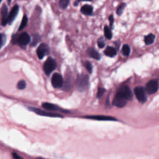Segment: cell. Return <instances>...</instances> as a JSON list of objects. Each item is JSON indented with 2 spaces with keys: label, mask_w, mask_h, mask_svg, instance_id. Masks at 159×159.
I'll use <instances>...</instances> for the list:
<instances>
[{
  "label": "cell",
  "mask_w": 159,
  "mask_h": 159,
  "mask_svg": "<svg viewBox=\"0 0 159 159\" xmlns=\"http://www.w3.org/2000/svg\"><path fill=\"white\" fill-rule=\"evenodd\" d=\"M30 41V36L27 32H23L19 36H14L12 40V43L14 44H18L21 47L24 48L29 44Z\"/></svg>",
  "instance_id": "1"
},
{
  "label": "cell",
  "mask_w": 159,
  "mask_h": 159,
  "mask_svg": "<svg viewBox=\"0 0 159 159\" xmlns=\"http://www.w3.org/2000/svg\"><path fill=\"white\" fill-rule=\"evenodd\" d=\"M77 85L78 90L80 92H84L89 86V77L87 75H80L78 76Z\"/></svg>",
  "instance_id": "2"
},
{
  "label": "cell",
  "mask_w": 159,
  "mask_h": 159,
  "mask_svg": "<svg viewBox=\"0 0 159 159\" xmlns=\"http://www.w3.org/2000/svg\"><path fill=\"white\" fill-rule=\"evenodd\" d=\"M56 67L57 64L55 60L52 58L49 57L45 62L44 65V71L47 75H49L56 69Z\"/></svg>",
  "instance_id": "3"
},
{
  "label": "cell",
  "mask_w": 159,
  "mask_h": 159,
  "mask_svg": "<svg viewBox=\"0 0 159 159\" xmlns=\"http://www.w3.org/2000/svg\"><path fill=\"white\" fill-rule=\"evenodd\" d=\"M134 94L136 98L140 101V103H144L147 101V95L145 93V91L143 87H138L134 89Z\"/></svg>",
  "instance_id": "4"
},
{
  "label": "cell",
  "mask_w": 159,
  "mask_h": 159,
  "mask_svg": "<svg viewBox=\"0 0 159 159\" xmlns=\"http://www.w3.org/2000/svg\"><path fill=\"white\" fill-rule=\"evenodd\" d=\"M29 110H31L33 112H36V114L41 115V116L51 117H63V116H62L61 115L59 114V113H55L52 112H47V111H45L38 108H35V107H30Z\"/></svg>",
  "instance_id": "5"
},
{
  "label": "cell",
  "mask_w": 159,
  "mask_h": 159,
  "mask_svg": "<svg viewBox=\"0 0 159 159\" xmlns=\"http://www.w3.org/2000/svg\"><path fill=\"white\" fill-rule=\"evenodd\" d=\"M117 93L122 96L123 97H124L127 101L131 100L133 98V95L131 90H130L129 87L128 86H126V85H123V86H121L119 88Z\"/></svg>",
  "instance_id": "6"
},
{
  "label": "cell",
  "mask_w": 159,
  "mask_h": 159,
  "mask_svg": "<svg viewBox=\"0 0 159 159\" xmlns=\"http://www.w3.org/2000/svg\"><path fill=\"white\" fill-rule=\"evenodd\" d=\"M158 89V83L155 80H150L146 85L145 91L149 95L155 93Z\"/></svg>",
  "instance_id": "7"
},
{
  "label": "cell",
  "mask_w": 159,
  "mask_h": 159,
  "mask_svg": "<svg viewBox=\"0 0 159 159\" xmlns=\"http://www.w3.org/2000/svg\"><path fill=\"white\" fill-rule=\"evenodd\" d=\"M50 52V48L48 45L42 43L39 45L37 49V54L39 59H42L45 56L48 55Z\"/></svg>",
  "instance_id": "8"
},
{
  "label": "cell",
  "mask_w": 159,
  "mask_h": 159,
  "mask_svg": "<svg viewBox=\"0 0 159 159\" xmlns=\"http://www.w3.org/2000/svg\"><path fill=\"white\" fill-rule=\"evenodd\" d=\"M52 85L55 88H60L62 87L64 83L63 78L58 73H55L52 77Z\"/></svg>",
  "instance_id": "9"
},
{
  "label": "cell",
  "mask_w": 159,
  "mask_h": 159,
  "mask_svg": "<svg viewBox=\"0 0 159 159\" xmlns=\"http://www.w3.org/2000/svg\"><path fill=\"white\" fill-rule=\"evenodd\" d=\"M127 103V100L124 97H123L122 96H121L120 94H119L118 93L115 96V97L112 101L113 105H115V106L118 107H124L126 105Z\"/></svg>",
  "instance_id": "10"
},
{
  "label": "cell",
  "mask_w": 159,
  "mask_h": 159,
  "mask_svg": "<svg viewBox=\"0 0 159 159\" xmlns=\"http://www.w3.org/2000/svg\"><path fill=\"white\" fill-rule=\"evenodd\" d=\"M8 8L5 4L3 5V6L1 8V25L3 26H4L8 23Z\"/></svg>",
  "instance_id": "11"
},
{
  "label": "cell",
  "mask_w": 159,
  "mask_h": 159,
  "mask_svg": "<svg viewBox=\"0 0 159 159\" xmlns=\"http://www.w3.org/2000/svg\"><path fill=\"white\" fill-rule=\"evenodd\" d=\"M19 10V7L18 5H15L14 6L13 8V9H11L10 13L9 14V18H8V24H11L13 23V22L14 21V19L16 18V17L17 16L18 14Z\"/></svg>",
  "instance_id": "12"
},
{
  "label": "cell",
  "mask_w": 159,
  "mask_h": 159,
  "mask_svg": "<svg viewBox=\"0 0 159 159\" xmlns=\"http://www.w3.org/2000/svg\"><path fill=\"white\" fill-rule=\"evenodd\" d=\"M42 107L45 110H47L50 111H62L63 112H65V110L61 109L60 107H59L57 105H54V104L49 103H43Z\"/></svg>",
  "instance_id": "13"
},
{
  "label": "cell",
  "mask_w": 159,
  "mask_h": 159,
  "mask_svg": "<svg viewBox=\"0 0 159 159\" xmlns=\"http://www.w3.org/2000/svg\"><path fill=\"white\" fill-rule=\"evenodd\" d=\"M85 118L90 119H95V120L98 121H116V119L106 116H85Z\"/></svg>",
  "instance_id": "14"
},
{
  "label": "cell",
  "mask_w": 159,
  "mask_h": 159,
  "mask_svg": "<svg viewBox=\"0 0 159 159\" xmlns=\"http://www.w3.org/2000/svg\"><path fill=\"white\" fill-rule=\"evenodd\" d=\"M93 11V8L90 5H84L81 8V12L85 15H92Z\"/></svg>",
  "instance_id": "15"
},
{
  "label": "cell",
  "mask_w": 159,
  "mask_h": 159,
  "mask_svg": "<svg viewBox=\"0 0 159 159\" xmlns=\"http://www.w3.org/2000/svg\"><path fill=\"white\" fill-rule=\"evenodd\" d=\"M88 53L90 55L91 57H92L93 59L98 60H100L101 59V55L100 53L93 48H89L88 49Z\"/></svg>",
  "instance_id": "16"
},
{
  "label": "cell",
  "mask_w": 159,
  "mask_h": 159,
  "mask_svg": "<svg viewBox=\"0 0 159 159\" xmlns=\"http://www.w3.org/2000/svg\"><path fill=\"white\" fill-rule=\"evenodd\" d=\"M105 54L110 57H113L117 54V51L115 48L112 47H107L104 52Z\"/></svg>",
  "instance_id": "17"
},
{
  "label": "cell",
  "mask_w": 159,
  "mask_h": 159,
  "mask_svg": "<svg viewBox=\"0 0 159 159\" xmlns=\"http://www.w3.org/2000/svg\"><path fill=\"white\" fill-rule=\"evenodd\" d=\"M155 36V35L152 34H150L148 36H147L145 37L144 39V41L146 45H150L152 44L153 42H154Z\"/></svg>",
  "instance_id": "18"
},
{
  "label": "cell",
  "mask_w": 159,
  "mask_h": 159,
  "mask_svg": "<svg viewBox=\"0 0 159 159\" xmlns=\"http://www.w3.org/2000/svg\"><path fill=\"white\" fill-rule=\"evenodd\" d=\"M104 34L105 37L107 39H111L112 37V32L110 29V28L107 26H105L104 28Z\"/></svg>",
  "instance_id": "19"
},
{
  "label": "cell",
  "mask_w": 159,
  "mask_h": 159,
  "mask_svg": "<svg viewBox=\"0 0 159 159\" xmlns=\"http://www.w3.org/2000/svg\"><path fill=\"white\" fill-rule=\"evenodd\" d=\"M122 53L124 56H129L130 53V48L127 44H124L122 48Z\"/></svg>",
  "instance_id": "20"
},
{
  "label": "cell",
  "mask_w": 159,
  "mask_h": 159,
  "mask_svg": "<svg viewBox=\"0 0 159 159\" xmlns=\"http://www.w3.org/2000/svg\"><path fill=\"white\" fill-rule=\"evenodd\" d=\"M27 22H28V18L26 15H24L23 18H22V22L21 23V25L19 27V31H21L24 29V28L26 26L27 24Z\"/></svg>",
  "instance_id": "21"
},
{
  "label": "cell",
  "mask_w": 159,
  "mask_h": 159,
  "mask_svg": "<svg viewBox=\"0 0 159 159\" xmlns=\"http://www.w3.org/2000/svg\"><path fill=\"white\" fill-rule=\"evenodd\" d=\"M70 3V0H60L59 6L60 8L62 9H65L67 8Z\"/></svg>",
  "instance_id": "22"
},
{
  "label": "cell",
  "mask_w": 159,
  "mask_h": 159,
  "mask_svg": "<svg viewBox=\"0 0 159 159\" xmlns=\"http://www.w3.org/2000/svg\"><path fill=\"white\" fill-rule=\"evenodd\" d=\"M125 7H126V4L125 3H121L120 5L119 6V7L117 8V9L116 10V13L117 14V15L121 16L122 14L123 11Z\"/></svg>",
  "instance_id": "23"
},
{
  "label": "cell",
  "mask_w": 159,
  "mask_h": 159,
  "mask_svg": "<svg viewBox=\"0 0 159 159\" xmlns=\"http://www.w3.org/2000/svg\"><path fill=\"white\" fill-rule=\"evenodd\" d=\"M40 39H41V37L39 34H34L33 36V40L31 43V46H35L36 44L39 42Z\"/></svg>",
  "instance_id": "24"
},
{
  "label": "cell",
  "mask_w": 159,
  "mask_h": 159,
  "mask_svg": "<svg viewBox=\"0 0 159 159\" xmlns=\"http://www.w3.org/2000/svg\"><path fill=\"white\" fill-rule=\"evenodd\" d=\"M26 87V83L24 80H21L17 85V88L19 90H23Z\"/></svg>",
  "instance_id": "25"
},
{
  "label": "cell",
  "mask_w": 159,
  "mask_h": 159,
  "mask_svg": "<svg viewBox=\"0 0 159 159\" xmlns=\"http://www.w3.org/2000/svg\"><path fill=\"white\" fill-rule=\"evenodd\" d=\"M105 45H106V43H105V40H104V39L103 37H101L100 39H98V45L99 48L103 49V47H105Z\"/></svg>",
  "instance_id": "26"
},
{
  "label": "cell",
  "mask_w": 159,
  "mask_h": 159,
  "mask_svg": "<svg viewBox=\"0 0 159 159\" xmlns=\"http://www.w3.org/2000/svg\"><path fill=\"white\" fill-rule=\"evenodd\" d=\"M85 67H86L87 70L90 73H92V70H93V66L90 62H88V61L86 62V63H85Z\"/></svg>",
  "instance_id": "27"
},
{
  "label": "cell",
  "mask_w": 159,
  "mask_h": 159,
  "mask_svg": "<svg viewBox=\"0 0 159 159\" xmlns=\"http://www.w3.org/2000/svg\"><path fill=\"white\" fill-rule=\"evenodd\" d=\"M6 42V36L4 34H1V47L2 48L5 45V43Z\"/></svg>",
  "instance_id": "28"
},
{
  "label": "cell",
  "mask_w": 159,
  "mask_h": 159,
  "mask_svg": "<svg viewBox=\"0 0 159 159\" xmlns=\"http://www.w3.org/2000/svg\"><path fill=\"white\" fill-rule=\"evenodd\" d=\"M105 92V90L104 88H99L98 90V93H97V97L98 98H101L102 96L103 95V94Z\"/></svg>",
  "instance_id": "29"
},
{
  "label": "cell",
  "mask_w": 159,
  "mask_h": 159,
  "mask_svg": "<svg viewBox=\"0 0 159 159\" xmlns=\"http://www.w3.org/2000/svg\"><path fill=\"white\" fill-rule=\"evenodd\" d=\"M109 21H110V26L112 28L113 27V24H114V17H113L112 15L110 16L109 17Z\"/></svg>",
  "instance_id": "30"
},
{
  "label": "cell",
  "mask_w": 159,
  "mask_h": 159,
  "mask_svg": "<svg viewBox=\"0 0 159 159\" xmlns=\"http://www.w3.org/2000/svg\"><path fill=\"white\" fill-rule=\"evenodd\" d=\"M92 1V0H76L75 2L74 3V5L77 6L79 4V3H80L82 1Z\"/></svg>",
  "instance_id": "31"
},
{
  "label": "cell",
  "mask_w": 159,
  "mask_h": 159,
  "mask_svg": "<svg viewBox=\"0 0 159 159\" xmlns=\"http://www.w3.org/2000/svg\"><path fill=\"white\" fill-rule=\"evenodd\" d=\"M13 156L14 159H23L21 156L18 155L16 153H14V152L13 153Z\"/></svg>",
  "instance_id": "32"
},
{
  "label": "cell",
  "mask_w": 159,
  "mask_h": 159,
  "mask_svg": "<svg viewBox=\"0 0 159 159\" xmlns=\"http://www.w3.org/2000/svg\"><path fill=\"white\" fill-rule=\"evenodd\" d=\"M7 1H8V4H11V0H7Z\"/></svg>",
  "instance_id": "33"
},
{
  "label": "cell",
  "mask_w": 159,
  "mask_h": 159,
  "mask_svg": "<svg viewBox=\"0 0 159 159\" xmlns=\"http://www.w3.org/2000/svg\"><path fill=\"white\" fill-rule=\"evenodd\" d=\"M36 159H44V158H41V157H39V158H36Z\"/></svg>",
  "instance_id": "34"
}]
</instances>
